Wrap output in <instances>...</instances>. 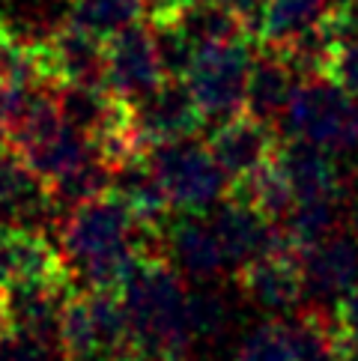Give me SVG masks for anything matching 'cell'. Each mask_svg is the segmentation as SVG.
<instances>
[{"label": "cell", "mask_w": 358, "mask_h": 361, "mask_svg": "<svg viewBox=\"0 0 358 361\" xmlns=\"http://www.w3.org/2000/svg\"><path fill=\"white\" fill-rule=\"evenodd\" d=\"M135 230L137 218L117 195L81 203L60 218V254L78 290L123 293L140 263Z\"/></svg>", "instance_id": "1"}, {"label": "cell", "mask_w": 358, "mask_h": 361, "mask_svg": "<svg viewBox=\"0 0 358 361\" xmlns=\"http://www.w3.org/2000/svg\"><path fill=\"white\" fill-rule=\"evenodd\" d=\"M57 353L63 361H125L129 317H125L120 293H75L60 317Z\"/></svg>", "instance_id": "2"}, {"label": "cell", "mask_w": 358, "mask_h": 361, "mask_svg": "<svg viewBox=\"0 0 358 361\" xmlns=\"http://www.w3.org/2000/svg\"><path fill=\"white\" fill-rule=\"evenodd\" d=\"M280 123L287 128V137H302L338 159L358 149L355 96H350L331 78L302 81Z\"/></svg>", "instance_id": "3"}, {"label": "cell", "mask_w": 358, "mask_h": 361, "mask_svg": "<svg viewBox=\"0 0 358 361\" xmlns=\"http://www.w3.org/2000/svg\"><path fill=\"white\" fill-rule=\"evenodd\" d=\"M147 161L161 183L173 209L183 212H209L227 195L230 176L215 161L209 144L203 147L195 137L168 140L149 147Z\"/></svg>", "instance_id": "4"}, {"label": "cell", "mask_w": 358, "mask_h": 361, "mask_svg": "<svg viewBox=\"0 0 358 361\" xmlns=\"http://www.w3.org/2000/svg\"><path fill=\"white\" fill-rule=\"evenodd\" d=\"M254 54L248 39L197 48L185 72V84L203 114V123L221 126L245 111V90Z\"/></svg>", "instance_id": "5"}, {"label": "cell", "mask_w": 358, "mask_h": 361, "mask_svg": "<svg viewBox=\"0 0 358 361\" xmlns=\"http://www.w3.org/2000/svg\"><path fill=\"white\" fill-rule=\"evenodd\" d=\"M164 81L149 24H132L105 39V87L117 99L137 105Z\"/></svg>", "instance_id": "6"}, {"label": "cell", "mask_w": 358, "mask_h": 361, "mask_svg": "<svg viewBox=\"0 0 358 361\" xmlns=\"http://www.w3.org/2000/svg\"><path fill=\"white\" fill-rule=\"evenodd\" d=\"M236 283L242 295L272 314H290L299 307L304 295V266L302 251H296L287 242H278L272 251L254 257L236 272Z\"/></svg>", "instance_id": "7"}, {"label": "cell", "mask_w": 358, "mask_h": 361, "mask_svg": "<svg viewBox=\"0 0 358 361\" xmlns=\"http://www.w3.org/2000/svg\"><path fill=\"white\" fill-rule=\"evenodd\" d=\"M6 290V307H9V326L12 331L30 334L39 338L51 346H57V331H60V317L66 311V305L75 293L72 272L39 278V281H21V283H9Z\"/></svg>", "instance_id": "8"}, {"label": "cell", "mask_w": 358, "mask_h": 361, "mask_svg": "<svg viewBox=\"0 0 358 361\" xmlns=\"http://www.w3.org/2000/svg\"><path fill=\"white\" fill-rule=\"evenodd\" d=\"M132 123L147 147L168 140L195 137L203 126V114L185 78H164L147 99L132 105Z\"/></svg>", "instance_id": "9"}, {"label": "cell", "mask_w": 358, "mask_h": 361, "mask_svg": "<svg viewBox=\"0 0 358 361\" xmlns=\"http://www.w3.org/2000/svg\"><path fill=\"white\" fill-rule=\"evenodd\" d=\"M164 254L179 275L197 283H209L230 269L221 236L206 212H183L173 218L164 230Z\"/></svg>", "instance_id": "10"}, {"label": "cell", "mask_w": 358, "mask_h": 361, "mask_svg": "<svg viewBox=\"0 0 358 361\" xmlns=\"http://www.w3.org/2000/svg\"><path fill=\"white\" fill-rule=\"evenodd\" d=\"M42 45L45 75L51 84H105V39L78 24H60Z\"/></svg>", "instance_id": "11"}, {"label": "cell", "mask_w": 358, "mask_h": 361, "mask_svg": "<svg viewBox=\"0 0 358 361\" xmlns=\"http://www.w3.org/2000/svg\"><path fill=\"white\" fill-rule=\"evenodd\" d=\"M209 149L215 161L224 167V173L230 176V183L248 176L251 171H257L260 164H266L275 156L278 137L272 123L251 117L248 111L230 117L227 123L215 126L209 135Z\"/></svg>", "instance_id": "12"}, {"label": "cell", "mask_w": 358, "mask_h": 361, "mask_svg": "<svg viewBox=\"0 0 358 361\" xmlns=\"http://www.w3.org/2000/svg\"><path fill=\"white\" fill-rule=\"evenodd\" d=\"M275 161L284 167L292 191L299 200H343L347 179L338 164V156L328 149L308 144L302 137H287L278 144Z\"/></svg>", "instance_id": "13"}, {"label": "cell", "mask_w": 358, "mask_h": 361, "mask_svg": "<svg viewBox=\"0 0 358 361\" xmlns=\"http://www.w3.org/2000/svg\"><path fill=\"white\" fill-rule=\"evenodd\" d=\"M304 287L316 299H343L358 287V239L338 230L328 239L302 251Z\"/></svg>", "instance_id": "14"}, {"label": "cell", "mask_w": 358, "mask_h": 361, "mask_svg": "<svg viewBox=\"0 0 358 361\" xmlns=\"http://www.w3.org/2000/svg\"><path fill=\"white\" fill-rule=\"evenodd\" d=\"M209 215L221 236L227 266L236 269V272L245 263H251L254 257L272 251L278 245V224H272L266 215L254 209V206L242 203L233 195L224 197L218 206H212Z\"/></svg>", "instance_id": "15"}, {"label": "cell", "mask_w": 358, "mask_h": 361, "mask_svg": "<svg viewBox=\"0 0 358 361\" xmlns=\"http://www.w3.org/2000/svg\"><path fill=\"white\" fill-rule=\"evenodd\" d=\"M299 84H302V78L284 60V54H278L272 48H263L251 63L248 90H245V111L251 117L266 120V123L284 120Z\"/></svg>", "instance_id": "16"}, {"label": "cell", "mask_w": 358, "mask_h": 361, "mask_svg": "<svg viewBox=\"0 0 358 361\" xmlns=\"http://www.w3.org/2000/svg\"><path fill=\"white\" fill-rule=\"evenodd\" d=\"M12 152H18L45 183H51V179H57L60 173L72 171L75 164H81L87 156H93V140H90L81 128L60 120L54 128H48L45 135L30 140L27 147L12 149Z\"/></svg>", "instance_id": "17"}, {"label": "cell", "mask_w": 358, "mask_h": 361, "mask_svg": "<svg viewBox=\"0 0 358 361\" xmlns=\"http://www.w3.org/2000/svg\"><path fill=\"white\" fill-rule=\"evenodd\" d=\"M111 195H117L129 212L137 218L140 224H149V227H168L171 224V200L164 195L161 183L152 173V167L144 159H135L129 164H123L113 171V188Z\"/></svg>", "instance_id": "18"}, {"label": "cell", "mask_w": 358, "mask_h": 361, "mask_svg": "<svg viewBox=\"0 0 358 361\" xmlns=\"http://www.w3.org/2000/svg\"><path fill=\"white\" fill-rule=\"evenodd\" d=\"M233 197L254 206V209H257L260 215H266L272 224H280L292 212V206L299 203L296 191H292L290 179L284 173V167L275 161V156L266 164H260L257 171H251L248 176L236 179Z\"/></svg>", "instance_id": "19"}, {"label": "cell", "mask_w": 358, "mask_h": 361, "mask_svg": "<svg viewBox=\"0 0 358 361\" xmlns=\"http://www.w3.org/2000/svg\"><path fill=\"white\" fill-rule=\"evenodd\" d=\"M328 12H331L328 0H268L257 42L263 48L280 51L292 39H299L302 33L323 24Z\"/></svg>", "instance_id": "20"}, {"label": "cell", "mask_w": 358, "mask_h": 361, "mask_svg": "<svg viewBox=\"0 0 358 361\" xmlns=\"http://www.w3.org/2000/svg\"><path fill=\"white\" fill-rule=\"evenodd\" d=\"M113 188V167L96 156H87L81 164H75L72 171L60 173L57 179H51L48 183V191H51V200L60 209V215H66L69 209L81 203H90L96 197H105L111 195Z\"/></svg>", "instance_id": "21"}, {"label": "cell", "mask_w": 358, "mask_h": 361, "mask_svg": "<svg viewBox=\"0 0 358 361\" xmlns=\"http://www.w3.org/2000/svg\"><path fill=\"white\" fill-rule=\"evenodd\" d=\"M176 24L185 30V36L195 42V48L254 39L245 27V21H242L233 9L218 4V0H197L195 6H188L183 16L176 18Z\"/></svg>", "instance_id": "22"}, {"label": "cell", "mask_w": 358, "mask_h": 361, "mask_svg": "<svg viewBox=\"0 0 358 361\" xmlns=\"http://www.w3.org/2000/svg\"><path fill=\"white\" fill-rule=\"evenodd\" d=\"M144 16V0H69V21L96 33L99 39H111Z\"/></svg>", "instance_id": "23"}, {"label": "cell", "mask_w": 358, "mask_h": 361, "mask_svg": "<svg viewBox=\"0 0 358 361\" xmlns=\"http://www.w3.org/2000/svg\"><path fill=\"white\" fill-rule=\"evenodd\" d=\"M280 230L299 251H308L311 245L328 239L340 227V200H299L292 212L280 221Z\"/></svg>", "instance_id": "24"}, {"label": "cell", "mask_w": 358, "mask_h": 361, "mask_svg": "<svg viewBox=\"0 0 358 361\" xmlns=\"http://www.w3.org/2000/svg\"><path fill=\"white\" fill-rule=\"evenodd\" d=\"M188 314H191V331H195V346L221 341L230 326V307L215 290H188Z\"/></svg>", "instance_id": "25"}, {"label": "cell", "mask_w": 358, "mask_h": 361, "mask_svg": "<svg viewBox=\"0 0 358 361\" xmlns=\"http://www.w3.org/2000/svg\"><path fill=\"white\" fill-rule=\"evenodd\" d=\"M233 361H299L284 319L263 322L236 346Z\"/></svg>", "instance_id": "26"}, {"label": "cell", "mask_w": 358, "mask_h": 361, "mask_svg": "<svg viewBox=\"0 0 358 361\" xmlns=\"http://www.w3.org/2000/svg\"><path fill=\"white\" fill-rule=\"evenodd\" d=\"M331 341H335L338 361H358V287L335 302Z\"/></svg>", "instance_id": "27"}, {"label": "cell", "mask_w": 358, "mask_h": 361, "mask_svg": "<svg viewBox=\"0 0 358 361\" xmlns=\"http://www.w3.org/2000/svg\"><path fill=\"white\" fill-rule=\"evenodd\" d=\"M57 346L21 331H9L0 338V361H54Z\"/></svg>", "instance_id": "28"}, {"label": "cell", "mask_w": 358, "mask_h": 361, "mask_svg": "<svg viewBox=\"0 0 358 361\" xmlns=\"http://www.w3.org/2000/svg\"><path fill=\"white\" fill-rule=\"evenodd\" d=\"M328 78L335 84H340L350 96L358 99V33L343 36V39H340Z\"/></svg>", "instance_id": "29"}, {"label": "cell", "mask_w": 358, "mask_h": 361, "mask_svg": "<svg viewBox=\"0 0 358 361\" xmlns=\"http://www.w3.org/2000/svg\"><path fill=\"white\" fill-rule=\"evenodd\" d=\"M218 4H224L227 9H233L236 16L245 21L248 33L257 39V36H260V24H263V12H266L268 0H218Z\"/></svg>", "instance_id": "30"}, {"label": "cell", "mask_w": 358, "mask_h": 361, "mask_svg": "<svg viewBox=\"0 0 358 361\" xmlns=\"http://www.w3.org/2000/svg\"><path fill=\"white\" fill-rule=\"evenodd\" d=\"M195 4L197 0H144V9H147L149 21H176Z\"/></svg>", "instance_id": "31"}, {"label": "cell", "mask_w": 358, "mask_h": 361, "mask_svg": "<svg viewBox=\"0 0 358 361\" xmlns=\"http://www.w3.org/2000/svg\"><path fill=\"white\" fill-rule=\"evenodd\" d=\"M12 326H9V307H6V290L0 287V338L4 334H9Z\"/></svg>", "instance_id": "32"}, {"label": "cell", "mask_w": 358, "mask_h": 361, "mask_svg": "<svg viewBox=\"0 0 358 361\" xmlns=\"http://www.w3.org/2000/svg\"><path fill=\"white\" fill-rule=\"evenodd\" d=\"M347 215H350V233L358 239V195H355V200L350 203V212H347Z\"/></svg>", "instance_id": "33"}, {"label": "cell", "mask_w": 358, "mask_h": 361, "mask_svg": "<svg viewBox=\"0 0 358 361\" xmlns=\"http://www.w3.org/2000/svg\"><path fill=\"white\" fill-rule=\"evenodd\" d=\"M6 152V128H4V123H0V156Z\"/></svg>", "instance_id": "34"}]
</instances>
